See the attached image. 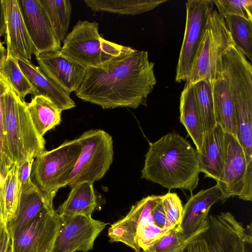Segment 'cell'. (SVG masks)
Listing matches in <instances>:
<instances>
[{"instance_id":"cell-1","label":"cell","mask_w":252,"mask_h":252,"mask_svg":"<svg viewBox=\"0 0 252 252\" xmlns=\"http://www.w3.org/2000/svg\"><path fill=\"white\" fill-rule=\"evenodd\" d=\"M154 64L147 51L133 49L102 66L86 69L75 94L103 109L146 105L157 82Z\"/></svg>"},{"instance_id":"cell-2","label":"cell","mask_w":252,"mask_h":252,"mask_svg":"<svg viewBox=\"0 0 252 252\" xmlns=\"http://www.w3.org/2000/svg\"><path fill=\"white\" fill-rule=\"evenodd\" d=\"M141 178L170 190L192 192L198 186L200 170L196 150L179 134L170 132L150 143Z\"/></svg>"},{"instance_id":"cell-3","label":"cell","mask_w":252,"mask_h":252,"mask_svg":"<svg viewBox=\"0 0 252 252\" xmlns=\"http://www.w3.org/2000/svg\"><path fill=\"white\" fill-rule=\"evenodd\" d=\"M4 151L14 163L35 158L44 152L45 141L35 130L27 110L8 83L2 96Z\"/></svg>"},{"instance_id":"cell-4","label":"cell","mask_w":252,"mask_h":252,"mask_svg":"<svg viewBox=\"0 0 252 252\" xmlns=\"http://www.w3.org/2000/svg\"><path fill=\"white\" fill-rule=\"evenodd\" d=\"M133 50L103 38L99 33L98 23L79 20L63 40L61 53L87 69L102 66Z\"/></svg>"},{"instance_id":"cell-5","label":"cell","mask_w":252,"mask_h":252,"mask_svg":"<svg viewBox=\"0 0 252 252\" xmlns=\"http://www.w3.org/2000/svg\"><path fill=\"white\" fill-rule=\"evenodd\" d=\"M235 46L224 19L216 10L210 13L186 82L205 80L213 84L222 69L224 55Z\"/></svg>"},{"instance_id":"cell-6","label":"cell","mask_w":252,"mask_h":252,"mask_svg":"<svg viewBox=\"0 0 252 252\" xmlns=\"http://www.w3.org/2000/svg\"><path fill=\"white\" fill-rule=\"evenodd\" d=\"M81 151V145L77 138L65 141L57 148L40 154L32 162V182L53 200L58 190L65 187Z\"/></svg>"},{"instance_id":"cell-7","label":"cell","mask_w":252,"mask_h":252,"mask_svg":"<svg viewBox=\"0 0 252 252\" xmlns=\"http://www.w3.org/2000/svg\"><path fill=\"white\" fill-rule=\"evenodd\" d=\"M78 139L81 151L65 184L71 188L84 182L94 183L101 179L113 159L112 137L105 131L91 129L84 132Z\"/></svg>"},{"instance_id":"cell-8","label":"cell","mask_w":252,"mask_h":252,"mask_svg":"<svg viewBox=\"0 0 252 252\" xmlns=\"http://www.w3.org/2000/svg\"><path fill=\"white\" fill-rule=\"evenodd\" d=\"M234 102L236 138L252 164V66L246 62H236L226 68Z\"/></svg>"},{"instance_id":"cell-9","label":"cell","mask_w":252,"mask_h":252,"mask_svg":"<svg viewBox=\"0 0 252 252\" xmlns=\"http://www.w3.org/2000/svg\"><path fill=\"white\" fill-rule=\"evenodd\" d=\"M245 228L230 212L207 217L184 245V252H235Z\"/></svg>"},{"instance_id":"cell-10","label":"cell","mask_w":252,"mask_h":252,"mask_svg":"<svg viewBox=\"0 0 252 252\" xmlns=\"http://www.w3.org/2000/svg\"><path fill=\"white\" fill-rule=\"evenodd\" d=\"M225 157L217 185L224 200L237 196L252 200V164L249 165L239 142L234 135L225 132Z\"/></svg>"},{"instance_id":"cell-11","label":"cell","mask_w":252,"mask_h":252,"mask_svg":"<svg viewBox=\"0 0 252 252\" xmlns=\"http://www.w3.org/2000/svg\"><path fill=\"white\" fill-rule=\"evenodd\" d=\"M213 0H189L186 5L184 36L176 68L175 80L187 82L208 17L214 7Z\"/></svg>"},{"instance_id":"cell-12","label":"cell","mask_w":252,"mask_h":252,"mask_svg":"<svg viewBox=\"0 0 252 252\" xmlns=\"http://www.w3.org/2000/svg\"><path fill=\"white\" fill-rule=\"evenodd\" d=\"M60 216L52 252H88L93 249L95 239L108 224L92 217Z\"/></svg>"},{"instance_id":"cell-13","label":"cell","mask_w":252,"mask_h":252,"mask_svg":"<svg viewBox=\"0 0 252 252\" xmlns=\"http://www.w3.org/2000/svg\"><path fill=\"white\" fill-rule=\"evenodd\" d=\"M60 220L53 207L44 209L11 238V252H52Z\"/></svg>"},{"instance_id":"cell-14","label":"cell","mask_w":252,"mask_h":252,"mask_svg":"<svg viewBox=\"0 0 252 252\" xmlns=\"http://www.w3.org/2000/svg\"><path fill=\"white\" fill-rule=\"evenodd\" d=\"M162 195H152L143 197L131 207L123 219L112 224L108 231L111 242H122L135 252H141L137 242V233L147 222H154L152 211L161 200Z\"/></svg>"},{"instance_id":"cell-15","label":"cell","mask_w":252,"mask_h":252,"mask_svg":"<svg viewBox=\"0 0 252 252\" xmlns=\"http://www.w3.org/2000/svg\"><path fill=\"white\" fill-rule=\"evenodd\" d=\"M5 17L4 42L6 57L31 62L32 55L38 53L25 25L18 0H3Z\"/></svg>"},{"instance_id":"cell-16","label":"cell","mask_w":252,"mask_h":252,"mask_svg":"<svg viewBox=\"0 0 252 252\" xmlns=\"http://www.w3.org/2000/svg\"><path fill=\"white\" fill-rule=\"evenodd\" d=\"M35 56L42 72L66 93L70 94L78 89L86 69L64 57L61 49L39 53Z\"/></svg>"},{"instance_id":"cell-17","label":"cell","mask_w":252,"mask_h":252,"mask_svg":"<svg viewBox=\"0 0 252 252\" xmlns=\"http://www.w3.org/2000/svg\"><path fill=\"white\" fill-rule=\"evenodd\" d=\"M29 35L38 53L61 49L48 16L39 0H18Z\"/></svg>"},{"instance_id":"cell-18","label":"cell","mask_w":252,"mask_h":252,"mask_svg":"<svg viewBox=\"0 0 252 252\" xmlns=\"http://www.w3.org/2000/svg\"><path fill=\"white\" fill-rule=\"evenodd\" d=\"M225 201L217 185L192 194L183 206L181 222L178 226L182 239L187 241L204 223L211 207Z\"/></svg>"},{"instance_id":"cell-19","label":"cell","mask_w":252,"mask_h":252,"mask_svg":"<svg viewBox=\"0 0 252 252\" xmlns=\"http://www.w3.org/2000/svg\"><path fill=\"white\" fill-rule=\"evenodd\" d=\"M196 153L200 172L217 182L225 157V132L219 124L210 132L204 133L202 146Z\"/></svg>"},{"instance_id":"cell-20","label":"cell","mask_w":252,"mask_h":252,"mask_svg":"<svg viewBox=\"0 0 252 252\" xmlns=\"http://www.w3.org/2000/svg\"><path fill=\"white\" fill-rule=\"evenodd\" d=\"M222 64L220 73L213 83L215 119L225 132L236 137L234 105L227 71L222 63Z\"/></svg>"},{"instance_id":"cell-21","label":"cell","mask_w":252,"mask_h":252,"mask_svg":"<svg viewBox=\"0 0 252 252\" xmlns=\"http://www.w3.org/2000/svg\"><path fill=\"white\" fill-rule=\"evenodd\" d=\"M53 207V200L41 192L33 184L21 189L17 217L7 225L12 238L24 229L44 209Z\"/></svg>"},{"instance_id":"cell-22","label":"cell","mask_w":252,"mask_h":252,"mask_svg":"<svg viewBox=\"0 0 252 252\" xmlns=\"http://www.w3.org/2000/svg\"><path fill=\"white\" fill-rule=\"evenodd\" d=\"M19 65L23 73L35 89L37 95L49 99L62 111L75 107L70 94L47 77L38 66L31 62L19 61Z\"/></svg>"},{"instance_id":"cell-23","label":"cell","mask_w":252,"mask_h":252,"mask_svg":"<svg viewBox=\"0 0 252 252\" xmlns=\"http://www.w3.org/2000/svg\"><path fill=\"white\" fill-rule=\"evenodd\" d=\"M180 121L199 151L204 134L194 84L187 83L181 93L180 101Z\"/></svg>"},{"instance_id":"cell-24","label":"cell","mask_w":252,"mask_h":252,"mask_svg":"<svg viewBox=\"0 0 252 252\" xmlns=\"http://www.w3.org/2000/svg\"><path fill=\"white\" fill-rule=\"evenodd\" d=\"M66 199L56 210L60 215L91 217L98 206L93 183L84 182L72 187Z\"/></svg>"},{"instance_id":"cell-25","label":"cell","mask_w":252,"mask_h":252,"mask_svg":"<svg viewBox=\"0 0 252 252\" xmlns=\"http://www.w3.org/2000/svg\"><path fill=\"white\" fill-rule=\"evenodd\" d=\"M27 110L35 130L42 137L61 122L62 111L45 96H34L27 103Z\"/></svg>"},{"instance_id":"cell-26","label":"cell","mask_w":252,"mask_h":252,"mask_svg":"<svg viewBox=\"0 0 252 252\" xmlns=\"http://www.w3.org/2000/svg\"><path fill=\"white\" fill-rule=\"evenodd\" d=\"M167 0H84L92 11L135 15L152 10Z\"/></svg>"},{"instance_id":"cell-27","label":"cell","mask_w":252,"mask_h":252,"mask_svg":"<svg viewBox=\"0 0 252 252\" xmlns=\"http://www.w3.org/2000/svg\"><path fill=\"white\" fill-rule=\"evenodd\" d=\"M17 169L18 164L14 163L0 188V204L6 226L17 217L20 202L21 188Z\"/></svg>"},{"instance_id":"cell-28","label":"cell","mask_w":252,"mask_h":252,"mask_svg":"<svg viewBox=\"0 0 252 252\" xmlns=\"http://www.w3.org/2000/svg\"><path fill=\"white\" fill-rule=\"evenodd\" d=\"M51 22L55 33L61 41L67 34L72 11L69 0H39Z\"/></svg>"},{"instance_id":"cell-29","label":"cell","mask_w":252,"mask_h":252,"mask_svg":"<svg viewBox=\"0 0 252 252\" xmlns=\"http://www.w3.org/2000/svg\"><path fill=\"white\" fill-rule=\"evenodd\" d=\"M235 46L252 60V20L236 15L224 18Z\"/></svg>"},{"instance_id":"cell-30","label":"cell","mask_w":252,"mask_h":252,"mask_svg":"<svg viewBox=\"0 0 252 252\" xmlns=\"http://www.w3.org/2000/svg\"><path fill=\"white\" fill-rule=\"evenodd\" d=\"M0 72L21 99L25 100L29 94L37 95L35 89L22 71L17 59L6 57L0 65Z\"/></svg>"},{"instance_id":"cell-31","label":"cell","mask_w":252,"mask_h":252,"mask_svg":"<svg viewBox=\"0 0 252 252\" xmlns=\"http://www.w3.org/2000/svg\"><path fill=\"white\" fill-rule=\"evenodd\" d=\"M194 85L204 132H210L217 124L213 97V84L202 80Z\"/></svg>"},{"instance_id":"cell-32","label":"cell","mask_w":252,"mask_h":252,"mask_svg":"<svg viewBox=\"0 0 252 252\" xmlns=\"http://www.w3.org/2000/svg\"><path fill=\"white\" fill-rule=\"evenodd\" d=\"M223 18L227 15H236L252 20V0H213Z\"/></svg>"},{"instance_id":"cell-33","label":"cell","mask_w":252,"mask_h":252,"mask_svg":"<svg viewBox=\"0 0 252 252\" xmlns=\"http://www.w3.org/2000/svg\"><path fill=\"white\" fill-rule=\"evenodd\" d=\"M161 204L166 215L167 229L173 230L179 225L182 219V201L176 193L168 192L162 195Z\"/></svg>"},{"instance_id":"cell-34","label":"cell","mask_w":252,"mask_h":252,"mask_svg":"<svg viewBox=\"0 0 252 252\" xmlns=\"http://www.w3.org/2000/svg\"><path fill=\"white\" fill-rule=\"evenodd\" d=\"M186 242L181 238L177 226L169 233L156 241L143 251L144 252H175Z\"/></svg>"},{"instance_id":"cell-35","label":"cell","mask_w":252,"mask_h":252,"mask_svg":"<svg viewBox=\"0 0 252 252\" xmlns=\"http://www.w3.org/2000/svg\"><path fill=\"white\" fill-rule=\"evenodd\" d=\"M173 230L167 231L159 227L154 222H147L140 227L137 232L138 245L141 250L144 251L156 241Z\"/></svg>"},{"instance_id":"cell-36","label":"cell","mask_w":252,"mask_h":252,"mask_svg":"<svg viewBox=\"0 0 252 252\" xmlns=\"http://www.w3.org/2000/svg\"><path fill=\"white\" fill-rule=\"evenodd\" d=\"M34 158H29L18 164L17 174L21 189L31 185V173Z\"/></svg>"},{"instance_id":"cell-37","label":"cell","mask_w":252,"mask_h":252,"mask_svg":"<svg viewBox=\"0 0 252 252\" xmlns=\"http://www.w3.org/2000/svg\"><path fill=\"white\" fill-rule=\"evenodd\" d=\"M8 84V82L6 78L0 72V154L3 157L10 159L5 155L4 151V133L2 107V96Z\"/></svg>"},{"instance_id":"cell-38","label":"cell","mask_w":252,"mask_h":252,"mask_svg":"<svg viewBox=\"0 0 252 252\" xmlns=\"http://www.w3.org/2000/svg\"><path fill=\"white\" fill-rule=\"evenodd\" d=\"M235 252H252V225L247 228L243 236L239 240Z\"/></svg>"},{"instance_id":"cell-39","label":"cell","mask_w":252,"mask_h":252,"mask_svg":"<svg viewBox=\"0 0 252 252\" xmlns=\"http://www.w3.org/2000/svg\"><path fill=\"white\" fill-rule=\"evenodd\" d=\"M152 216L154 222L156 225L166 230L171 231L167 229L166 215L161 204V200L152 210Z\"/></svg>"},{"instance_id":"cell-40","label":"cell","mask_w":252,"mask_h":252,"mask_svg":"<svg viewBox=\"0 0 252 252\" xmlns=\"http://www.w3.org/2000/svg\"><path fill=\"white\" fill-rule=\"evenodd\" d=\"M13 163L11 160L0 154V188L2 185L5 178Z\"/></svg>"},{"instance_id":"cell-41","label":"cell","mask_w":252,"mask_h":252,"mask_svg":"<svg viewBox=\"0 0 252 252\" xmlns=\"http://www.w3.org/2000/svg\"><path fill=\"white\" fill-rule=\"evenodd\" d=\"M10 240L11 238L7 227H5L0 234V252H6Z\"/></svg>"},{"instance_id":"cell-42","label":"cell","mask_w":252,"mask_h":252,"mask_svg":"<svg viewBox=\"0 0 252 252\" xmlns=\"http://www.w3.org/2000/svg\"><path fill=\"white\" fill-rule=\"evenodd\" d=\"M5 31V17L3 0H0V40Z\"/></svg>"},{"instance_id":"cell-43","label":"cell","mask_w":252,"mask_h":252,"mask_svg":"<svg viewBox=\"0 0 252 252\" xmlns=\"http://www.w3.org/2000/svg\"><path fill=\"white\" fill-rule=\"evenodd\" d=\"M6 50L3 46V42L0 40V65L6 57Z\"/></svg>"},{"instance_id":"cell-44","label":"cell","mask_w":252,"mask_h":252,"mask_svg":"<svg viewBox=\"0 0 252 252\" xmlns=\"http://www.w3.org/2000/svg\"><path fill=\"white\" fill-rule=\"evenodd\" d=\"M5 227H7V226H6V225L4 222V220H3L1 208V206H0V234L1 232V231L2 230V229Z\"/></svg>"},{"instance_id":"cell-45","label":"cell","mask_w":252,"mask_h":252,"mask_svg":"<svg viewBox=\"0 0 252 252\" xmlns=\"http://www.w3.org/2000/svg\"><path fill=\"white\" fill-rule=\"evenodd\" d=\"M6 252H11V240L8 245L7 249L6 250Z\"/></svg>"},{"instance_id":"cell-46","label":"cell","mask_w":252,"mask_h":252,"mask_svg":"<svg viewBox=\"0 0 252 252\" xmlns=\"http://www.w3.org/2000/svg\"><path fill=\"white\" fill-rule=\"evenodd\" d=\"M183 246L175 252H183Z\"/></svg>"}]
</instances>
